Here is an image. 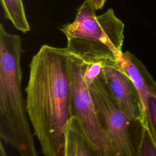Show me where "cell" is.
Returning <instances> with one entry per match:
<instances>
[{
    "mask_svg": "<svg viewBox=\"0 0 156 156\" xmlns=\"http://www.w3.org/2000/svg\"><path fill=\"white\" fill-rule=\"evenodd\" d=\"M138 156H156V145L149 130L144 127Z\"/></svg>",
    "mask_w": 156,
    "mask_h": 156,
    "instance_id": "11",
    "label": "cell"
},
{
    "mask_svg": "<svg viewBox=\"0 0 156 156\" xmlns=\"http://www.w3.org/2000/svg\"><path fill=\"white\" fill-rule=\"evenodd\" d=\"M71 55L67 48L44 44L29 65L26 108L44 156L65 155L66 127L73 116Z\"/></svg>",
    "mask_w": 156,
    "mask_h": 156,
    "instance_id": "1",
    "label": "cell"
},
{
    "mask_svg": "<svg viewBox=\"0 0 156 156\" xmlns=\"http://www.w3.org/2000/svg\"><path fill=\"white\" fill-rule=\"evenodd\" d=\"M88 63L72 53L70 65L72 111L101 156H116L98 120L85 79Z\"/></svg>",
    "mask_w": 156,
    "mask_h": 156,
    "instance_id": "5",
    "label": "cell"
},
{
    "mask_svg": "<svg viewBox=\"0 0 156 156\" xmlns=\"http://www.w3.org/2000/svg\"><path fill=\"white\" fill-rule=\"evenodd\" d=\"M116 65L133 83L140 96L145 113L149 98H156V82L143 63L129 51L122 52L119 55Z\"/></svg>",
    "mask_w": 156,
    "mask_h": 156,
    "instance_id": "7",
    "label": "cell"
},
{
    "mask_svg": "<svg viewBox=\"0 0 156 156\" xmlns=\"http://www.w3.org/2000/svg\"><path fill=\"white\" fill-rule=\"evenodd\" d=\"M101 77L119 106L133 118L141 120L146 127L144 112L139 93L131 79L116 63H105Z\"/></svg>",
    "mask_w": 156,
    "mask_h": 156,
    "instance_id": "6",
    "label": "cell"
},
{
    "mask_svg": "<svg viewBox=\"0 0 156 156\" xmlns=\"http://www.w3.org/2000/svg\"><path fill=\"white\" fill-rule=\"evenodd\" d=\"M65 156H101L76 116L72 117L66 127Z\"/></svg>",
    "mask_w": 156,
    "mask_h": 156,
    "instance_id": "8",
    "label": "cell"
},
{
    "mask_svg": "<svg viewBox=\"0 0 156 156\" xmlns=\"http://www.w3.org/2000/svg\"><path fill=\"white\" fill-rule=\"evenodd\" d=\"M6 20L11 21L18 30L26 33L30 29L22 0H1Z\"/></svg>",
    "mask_w": 156,
    "mask_h": 156,
    "instance_id": "9",
    "label": "cell"
},
{
    "mask_svg": "<svg viewBox=\"0 0 156 156\" xmlns=\"http://www.w3.org/2000/svg\"><path fill=\"white\" fill-rule=\"evenodd\" d=\"M88 85L98 120L116 155L138 156L145 127L144 123L119 106L101 75Z\"/></svg>",
    "mask_w": 156,
    "mask_h": 156,
    "instance_id": "4",
    "label": "cell"
},
{
    "mask_svg": "<svg viewBox=\"0 0 156 156\" xmlns=\"http://www.w3.org/2000/svg\"><path fill=\"white\" fill-rule=\"evenodd\" d=\"M19 35L0 24V136L20 156H38L31 132L22 89Z\"/></svg>",
    "mask_w": 156,
    "mask_h": 156,
    "instance_id": "2",
    "label": "cell"
},
{
    "mask_svg": "<svg viewBox=\"0 0 156 156\" xmlns=\"http://www.w3.org/2000/svg\"><path fill=\"white\" fill-rule=\"evenodd\" d=\"M93 6V7L96 10L102 9L106 2V0H87Z\"/></svg>",
    "mask_w": 156,
    "mask_h": 156,
    "instance_id": "12",
    "label": "cell"
},
{
    "mask_svg": "<svg viewBox=\"0 0 156 156\" xmlns=\"http://www.w3.org/2000/svg\"><path fill=\"white\" fill-rule=\"evenodd\" d=\"M0 156H7L4 147V146L2 142H1V146H0Z\"/></svg>",
    "mask_w": 156,
    "mask_h": 156,
    "instance_id": "13",
    "label": "cell"
},
{
    "mask_svg": "<svg viewBox=\"0 0 156 156\" xmlns=\"http://www.w3.org/2000/svg\"><path fill=\"white\" fill-rule=\"evenodd\" d=\"M124 29L112 9L97 15L87 0L78 9L74 21L60 28L69 51L88 63H116L122 52Z\"/></svg>",
    "mask_w": 156,
    "mask_h": 156,
    "instance_id": "3",
    "label": "cell"
},
{
    "mask_svg": "<svg viewBox=\"0 0 156 156\" xmlns=\"http://www.w3.org/2000/svg\"><path fill=\"white\" fill-rule=\"evenodd\" d=\"M144 115L146 127L149 130L156 145V98H149Z\"/></svg>",
    "mask_w": 156,
    "mask_h": 156,
    "instance_id": "10",
    "label": "cell"
}]
</instances>
